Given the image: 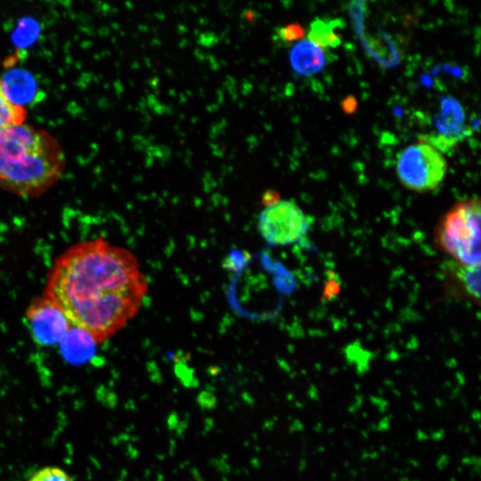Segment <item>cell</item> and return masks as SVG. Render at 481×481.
<instances>
[{"mask_svg":"<svg viewBox=\"0 0 481 481\" xmlns=\"http://www.w3.org/2000/svg\"><path fill=\"white\" fill-rule=\"evenodd\" d=\"M25 321L33 341L41 346L59 345L72 327L61 310L44 295L30 301Z\"/></svg>","mask_w":481,"mask_h":481,"instance_id":"cell-6","label":"cell"},{"mask_svg":"<svg viewBox=\"0 0 481 481\" xmlns=\"http://www.w3.org/2000/svg\"><path fill=\"white\" fill-rule=\"evenodd\" d=\"M481 203L473 196L457 201L434 230L437 249L463 265H480Z\"/></svg>","mask_w":481,"mask_h":481,"instance_id":"cell-3","label":"cell"},{"mask_svg":"<svg viewBox=\"0 0 481 481\" xmlns=\"http://www.w3.org/2000/svg\"><path fill=\"white\" fill-rule=\"evenodd\" d=\"M66 157L57 139L21 123L0 133V188L21 198H36L61 178Z\"/></svg>","mask_w":481,"mask_h":481,"instance_id":"cell-2","label":"cell"},{"mask_svg":"<svg viewBox=\"0 0 481 481\" xmlns=\"http://www.w3.org/2000/svg\"><path fill=\"white\" fill-rule=\"evenodd\" d=\"M279 194L275 192L274 191H268L265 193H264L262 197V202L265 206L271 205L277 200H279Z\"/></svg>","mask_w":481,"mask_h":481,"instance_id":"cell-16","label":"cell"},{"mask_svg":"<svg viewBox=\"0 0 481 481\" xmlns=\"http://www.w3.org/2000/svg\"><path fill=\"white\" fill-rule=\"evenodd\" d=\"M147 286L135 255L99 237L78 241L54 259L42 295L98 345L137 314Z\"/></svg>","mask_w":481,"mask_h":481,"instance_id":"cell-1","label":"cell"},{"mask_svg":"<svg viewBox=\"0 0 481 481\" xmlns=\"http://www.w3.org/2000/svg\"><path fill=\"white\" fill-rule=\"evenodd\" d=\"M337 20H326L316 17L309 26L308 40L321 48H334L340 45L341 37L335 31Z\"/></svg>","mask_w":481,"mask_h":481,"instance_id":"cell-11","label":"cell"},{"mask_svg":"<svg viewBox=\"0 0 481 481\" xmlns=\"http://www.w3.org/2000/svg\"><path fill=\"white\" fill-rule=\"evenodd\" d=\"M1 82L4 94L16 105L24 107L23 104L29 102L35 94V81L24 70H11L1 78Z\"/></svg>","mask_w":481,"mask_h":481,"instance_id":"cell-9","label":"cell"},{"mask_svg":"<svg viewBox=\"0 0 481 481\" xmlns=\"http://www.w3.org/2000/svg\"><path fill=\"white\" fill-rule=\"evenodd\" d=\"M59 346L66 361L70 363H83L94 355L97 344L81 330L71 327Z\"/></svg>","mask_w":481,"mask_h":481,"instance_id":"cell-8","label":"cell"},{"mask_svg":"<svg viewBox=\"0 0 481 481\" xmlns=\"http://www.w3.org/2000/svg\"><path fill=\"white\" fill-rule=\"evenodd\" d=\"M324 49L308 39L297 42L289 53V61L293 69L306 77L313 76L323 69L327 61Z\"/></svg>","mask_w":481,"mask_h":481,"instance_id":"cell-7","label":"cell"},{"mask_svg":"<svg viewBox=\"0 0 481 481\" xmlns=\"http://www.w3.org/2000/svg\"><path fill=\"white\" fill-rule=\"evenodd\" d=\"M450 270H452V278H454L461 290L469 298L479 304L480 265H463L453 261Z\"/></svg>","mask_w":481,"mask_h":481,"instance_id":"cell-10","label":"cell"},{"mask_svg":"<svg viewBox=\"0 0 481 481\" xmlns=\"http://www.w3.org/2000/svg\"><path fill=\"white\" fill-rule=\"evenodd\" d=\"M28 481H74L62 469L45 467L36 471Z\"/></svg>","mask_w":481,"mask_h":481,"instance_id":"cell-14","label":"cell"},{"mask_svg":"<svg viewBox=\"0 0 481 481\" xmlns=\"http://www.w3.org/2000/svg\"><path fill=\"white\" fill-rule=\"evenodd\" d=\"M356 107L355 101L353 99H346L343 103V108L346 111H352Z\"/></svg>","mask_w":481,"mask_h":481,"instance_id":"cell-17","label":"cell"},{"mask_svg":"<svg viewBox=\"0 0 481 481\" xmlns=\"http://www.w3.org/2000/svg\"><path fill=\"white\" fill-rule=\"evenodd\" d=\"M305 33L299 23L293 22L278 28L275 36L281 43H293L301 40Z\"/></svg>","mask_w":481,"mask_h":481,"instance_id":"cell-15","label":"cell"},{"mask_svg":"<svg viewBox=\"0 0 481 481\" xmlns=\"http://www.w3.org/2000/svg\"><path fill=\"white\" fill-rule=\"evenodd\" d=\"M395 172L405 188L418 192H429L445 178L447 161L439 150L421 142L408 145L398 152Z\"/></svg>","mask_w":481,"mask_h":481,"instance_id":"cell-4","label":"cell"},{"mask_svg":"<svg viewBox=\"0 0 481 481\" xmlns=\"http://www.w3.org/2000/svg\"><path fill=\"white\" fill-rule=\"evenodd\" d=\"M26 117L25 108L12 102L4 94L0 77V133L24 123Z\"/></svg>","mask_w":481,"mask_h":481,"instance_id":"cell-13","label":"cell"},{"mask_svg":"<svg viewBox=\"0 0 481 481\" xmlns=\"http://www.w3.org/2000/svg\"><path fill=\"white\" fill-rule=\"evenodd\" d=\"M309 221L293 200H279L265 206L258 218L263 239L272 246H286L300 240L307 232Z\"/></svg>","mask_w":481,"mask_h":481,"instance_id":"cell-5","label":"cell"},{"mask_svg":"<svg viewBox=\"0 0 481 481\" xmlns=\"http://www.w3.org/2000/svg\"><path fill=\"white\" fill-rule=\"evenodd\" d=\"M463 116L462 108L455 100L443 101L438 127L444 133V137L455 142L452 136L460 132L463 123Z\"/></svg>","mask_w":481,"mask_h":481,"instance_id":"cell-12","label":"cell"}]
</instances>
